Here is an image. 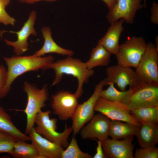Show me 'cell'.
Listing matches in <instances>:
<instances>
[{"label": "cell", "mask_w": 158, "mask_h": 158, "mask_svg": "<svg viewBox=\"0 0 158 158\" xmlns=\"http://www.w3.org/2000/svg\"><path fill=\"white\" fill-rule=\"evenodd\" d=\"M8 67L5 84L0 93V98L4 97L11 88L15 80L24 73L40 69L45 70L47 67L54 61V57L49 55L45 57L37 56L33 54L28 56H13L4 57Z\"/></svg>", "instance_id": "cell-1"}, {"label": "cell", "mask_w": 158, "mask_h": 158, "mask_svg": "<svg viewBox=\"0 0 158 158\" xmlns=\"http://www.w3.org/2000/svg\"><path fill=\"white\" fill-rule=\"evenodd\" d=\"M49 69H53L55 73L52 86L60 83L64 75H71L77 78L78 85L74 94L78 99L83 93L84 84L87 83L90 78L95 74L94 70L88 69L85 62L71 56H67L64 59L53 62L47 67L45 70Z\"/></svg>", "instance_id": "cell-2"}, {"label": "cell", "mask_w": 158, "mask_h": 158, "mask_svg": "<svg viewBox=\"0 0 158 158\" xmlns=\"http://www.w3.org/2000/svg\"><path fill=\"white\" fill-rule=\"evenodd\" d=\"M23 89L27 96V102L25 109L23 111L26 117L25 134H29L34 127L36 116L46 106L49 99V94L47 85L40 89L35 85L25 81Z\"/></svg>", "instance_id": "cell-3"}, {"label": "cell", "mask_w": 158, "mask_h": 158, "mask_svg": "<svg viewBox=\"0 0 158 158\" xmlns=\"http://www.w3.org/2000/svg\"><path fill=\"white\" fill-rule=\"evenodd\" d=\"M51 111L49 110L40 112L36 115L35 123L36 126L35 129L38 133L50 141L66 148L69 142L68 137L73 131L71 127H67L66 125L64 130L61 133L56 131L57 120L50 118Z\"/></svg>", "instance_id": "cell-4"}, {"label": "cell", "mask_w": 158, "mask_h": 158, "mask_svg": "<svg viewBox=\"0 0 158 158\" xmlns=\"http://www.w3.org/2000/svg\"><path fill=\"white\" fill-rule=\"evenodd\" d=\"M135 68L140 83L158 84V50L152 43H147Z\"/></svg>", "instance_id": "cell-5"}, {"label": "cell", "mask_w": 158, "mask_h": 158, "mask_svg": "<svg viewBox=\"0 0 158 158\" xmlns=\"http://www.w3.org/2000/svg\"><path fill=\"white\" fill-rule=\"evenodd\" d=\"M147 44L142 37L133 36L128 38L119 45L116 55L118 64L136 68L145 51Z\"/></svg>", "instance_id": "cell-6"}, {"label": "cell", "mask_w": 158, "mask_h": 158, "mask_svg": "<svg viewBox=\"0 0 158 158\" xmlns=\"http://www.w3.org/2000/svg\"><path fill=\"white\" fill-rule=\"evenodd\" d=\"M105 85L103 80H101L95 87L91 96L86 101L78 105L71 118L73 135H75L80 131L86 123L94 116V108L97 100L100 98L101 92Z\"/></svg>", "instance_id": "cell-7"}, {"label": "cell", "mask_w": 158, "mask_h": 158, "mask_svg": "<svg viewBox=\"0 0 158 158\" xmlns=\"http://www.w3.org/2000/svg\"><path fill=\"white\" fill-rule=\"evenodd\" d=\"M106 77L104 79L105 85L110 83L116 84L121 91L126 90V87L135 89L140 82L135 71L131 67L115 65L108 67L106 69Z\"/></svg>", "instance_id": "cell-8"}, {"label": "cell", "mask_w": 158, "mask_h": 158, "mask_svg": "<svg viewBox=\"0 0 158 158\" xmlns=\"http://www.w3.org/2000/svg\"><path fill=\"white\" fill-rule=\"evenodd\" d=\"M94 110L103 114L111 120L128 122L138 127L141 125L133 118L127 105L118 102L99 98L96 103Z\"/></svg>", "instance_id": "cell-9"}, {"label": "cell", "mask_w": 158, "mask_h": 158, "mask_svg": "<svg viewBox=\"0 0 158 158\" xmlns=\"http://www.w3.org/2000/svg\"><path fill=\"white\" fill-rule=\"evenodd\" d=\"M78 99L74 93L65 90L58 92L51 97L53 113L62 121L71 118L78 104Z\"/></svg>", "instance_id": "cell-10"}, {"label": "cell", "mask_w": 158, "mask_h": 158, "mask_svg": "<svg viewBox=\"0 0 158 158\" xmlns=\"http://www.w3.org/2000/svg\"><path fill=\"white\" fill-rule=\"evenodd\" d=\"M158 106V84L140 83L127 106L129 110Z\"/></svg>", "instance_id": "cell-11"}, {"label": "cell", "mask_w": 158, "mask_h": 158, "mask_svg": "<svg viewBox=\"0 0 158 158\" xmlns=\"http://www.w3.org/2000/svg\"><path fill=\"white\" fill-rule=\"evenodd\" d=\"M142 0H117L113 7L107 16L110 24L121 19L126 23L132 24L137 12L143 7Z\"/></svg>", "instance_id": "cell-12"}, {"label": "cell", "mask_w": 158, "mask_h": 158, "mask_svg": "<svg viewBox=\"0 0 158 158\" xmlns=\"http://www.w3.org/2000/svg\"><path fill=\"white\" fill-rule=\"evenodd\" d=\"M111 120L102 113L93 116L89 122L80 130V135L83 139L102 141L109 136Z\"/></svg>", "instance_id": "cell-13"}, {"label": "cell", "mask_w": 158, "mask_h": 158, "mask_svg": "<svg viewBox=\"0 0 158 158\" xmlns=\"http://www.w3.org/2000/svg\"><path fill=\"white\" fill-rule=\"evenodd\" d=\"M37 13L35 11H31L27 21L24 23L23 26L18 31H10L9 32L16 34L17 35V40L11 41L6 39L4 40L6 43L13 48L14 53L17 56H21L27 51L29 44L28 40L31 35H36L37 33L34 28V25L36 19Z\"/></svg>", "instance_id": "cell-14"}, {"label": "cell", "mask_w": 158, "mask_h": 158, "mask_svg": "<svg viewBox=\"0 0 158 158\" xmlns=\"http://www.w3.org/2000/svg\"><path fill=\"white\" fill-rule=\"evenodd\" d=\"M133 136L121 140L108 138L102 141V148L107 157L133 158Z\"/></svg>", "instance_id": "cell-15"}, {"label": "cell", "mask_w": 158, "mask_h": 158, "mask_svg": "<svg viewBox=\"0 0 158 158\" xmlns=\"http://www.w3.org/2000/svg\"><path fill=\"white\" fill-rule=\"evenodd\" d=\"M29 135L31 144L40 155L44 158H61L64 148L38 133L34 127Z\"/></svg>", "instance_id": "cell-16"}, {"label": "cell", "mask_w": 158, "mask_h": 158, "mask_svg": "<svg viewBox=\"0 0 158 158\" xmlns=\"http://www.w3.org/2000/svg\"><path fill=\"white\" fill-rule=\"evenodd\" d=\"M124 21L123 19H121L110 23L105 35L98 42L97 44L103 47L111 54L116 55L118 52Z\"/></svg>", "instance_id": "cell-17"}, {"label": "cell", "mask_w": 158, "mask_h": 158, "mask_svg": "<svg viewBox=\"0 0 158 158\" xmlns=\"http://www.w3.org/2000/svg\"><path fill=\"white\" fill-rule=\"evenodd\" d=\"M44 40L42 47L33 54L37 56H42L46 54L54 53L62 55L72 56L74 54L72 50L64 48L57 44L53 39L50 28L44 27L41 29Z\"/></svg>", "instance_id": "cell-18"}, {"label": "cell", "mask_w": 158, "mask_h": 158, "mask_svg": "<svg viewBox=\"0 0 158 158\" xmlns=\"http://www.w3.org/2000/svg\"><path fill=\"white\" fill-rule=\"evenodd\" d=\"M135 135L141 148L155 147L158 143V126L141 124Z\"/></svg>", "instance_id": "cell-19"}, {"label": "cell", "mask_w": 158, "mask_h": 158, "mask_svg": "<svg viewBox=\"0 0 158 158\" xmlns=\"http://www.w3.org/2000/svg\"><path fill=\"white\" fill-rule=\"evenodd\" d=\"M138 127L128 122L111 120L109 136L112 139L121 140L135 135Z\"/></svg>", "instance_id": "cell-20"}, {"label": "cell", "mask_w": 158, "mask_h": 158, "mask_svg": "<svg viewBox=\"0 0 158 158\" xmlns=\"http://www.w3.org/2000/svg\"><path fill=\"white\" fill-rule=\"evenodd\" d=\"M0 131L5 133L17 140H30L29 136L20 131L15 125L10 116L0 106Z\"/></svg>", "instance_id": "cell-21"}, {"label": "cell", "mask_w": 158, "mask_h": 158, "mask_svg": "<svg viewBox=\"0 0 158 158\" xmlns=\"http://www.w3.org/2000/svg\"><path fill=\"white\" fill-rule=\"evenodd\" d=\"M113 83H110L108 88L102 90L100 98L109 101L117 102L128 105L135 89L129 88L124 91H119Z\"/></svg>", "instance_id": "cell-22"}, {"label": "cell", "mask_w": 158, "mask_h": 158, "mask_svg": "<svg viewBox=\"0 0 158 158\" xmlns=\"http://www.w3.org/2000/svg\"><path fill=\"white\" fill-rule=\"evenodd\" d=\"M133 118L141 125H156L158 123V106L130 110Z\"/></svg>", "instance_id": "cell-23"}, {"label": "cell", "mask_w": 158, "mask_h": 158, "mask_svg": "<svg viewBox=\"0 0 158 158\" xmlns=\"http://www.w3.org/2000/svg\"><path fill=\"white\" fill-rule=\"evenodd\" d=\"M111 55L103 47L97 44L92 49L90 59L85 63L90 69L99 66H106L110 61Z\"/></svg>", "instance_id": "cell-24"}, {"label": "cell", "mask_w": 158, "mask_h": 158, "mask_svg": "<svg viewBox=\"0 0 158 158\" xmlns=\"http://www.w3.org/2000/svg\"><path fill=\"white\" fill-rule=\"evenodd\" d=\"M10 155L15 158H44L39 154L32 144L20 140H18L15 142Z\"/></svg>", "instance_id": "cell-25"}, {"label": "cell", "mask_w": 158, "mask_h": 158, "mask_svg": "<svg viewBox=\"0 0 158 158\" xmlns=\"http://www.w3.org/2000/svg\"><path fill=\"white\" fill-rule=\"evenodd\" d=\"M92 157L87 153H84L80 149L77 141L73 136L70 143L63 150L61 158H91Z\"/></svg>", "instance_id": "cell-26"}, {"label": "cell", "mask_w": 158, "mask_h": 158, "mask_svg": "<svg viewBox=\"0 0 158 158\" xmlns=\"http://www.w3.org/2000/svg\"><path fill=\"white\" fill-rule=\"evenodd\" d=\"M17 140L10 135L0 131V153H6L10 154Z\"/></svg>", "instance_id": "cell-27"}, {"label": "cell", "mask_w": 158, "mask_h": 158, "mask_svg": "<svg viewBox=\"0 0 158 158\" xmlns=\"http://www.w3.org/2000/svg\"><path fill=\"white\" fill-rule=\"evenodd\" d=\"M10 1L11 0H0V23L14 26L16 19L10 16L5 9Z\"/></svg>", "instance_id": "cell-28"}, {"label": "cell", "mask_w": 158, "mask_h": 158, "mask_svg": "<svg viewBox=\"0 0 158 158\" xmlns=\"http://www.w3.org/2000/svg\"><path fill=\"white\" fill-rule=\"evenodd\" d=\"M135 158H158V148L151 147L138 148L134 156Z\"/></svg>", "instance_id": "cell-29"}, {"label": "cell", "mask_w": 158, "mask_h": 158, "mask_svg": "<svg viewBox=\"0 0 158 158\" xmlns=\"http://www.w3.org/2000/svg\"><path fill=\"white\" fill-rule=\"evenodd\" d=\"M150 20L155 25L158 24V4L154 1L151 9Z\"/></svg>", "instance_id": "cell-30"}, {"label": "cell", "mask_w": 158, "mask_h": 158, "mask_svg": "<svg viewBox=\"0 0 158 158\" xmlns=\"http://www.w3.org/2000/svg\"><path fill=\"white\" fill-rule=\"evenodd\" d=\"M7 70L4 66L1 64L0 66V93L6 82Z\"/></svg>", "instance_id": "cell-31"}, {"label": "cell", "mask_w": 158, "mask_h": 158, "mask_svg": "<svg viewBox=\"0 0 158 158\" xmlns=\"http://www.w3.org/2000/svg\"><path fill=\"white\" fill-rule=\"evenodd\" d=\"M97 145L96 147V153L93 157V158H106V156L102 145V141L97 140Z\"/></svg>", "instance_id": "cell-32"}, {"label": "cell", "mask_w": 158, "mask_h": 158, "mask_svg": "<svg viewBox=\"0 0 158 158\" xmlns=\"http://www.w3.org/2000/svg\"><path fill=\"white\" fill-rule=\"evenodd\" d=\"M107 5L109 10L114 6L117 0H102Z\"/></svg>", "instance_id": "cell-33"}, {"label": "cell", "mask_w": 158, "mask_h": 158, "mask_svg": "<svg viewBox=\"0 0 158 158\" xmlns=\"http://www.w3.org/2000/svg\"><path fill=\"white\" fill-rule=\"evenodd\" d=\"M56 0H25V3L29 4H32L42 1L52 2L55 1Z\"/></svg>", "instance_id": "cell-34"}, {"label": "cell", "mask_w": 158, "mask_h": 158, "mask_svg": "<svg viewBox=\"0 0 158 158\" xmlns=\"http://www.w3.org/2000/svg\"><path fill=\"white\" fill-rule=\"evenodd\" d=\"M155 47L156 49L158 50V37L157 36L155 38Z\"/></svg>", "instance_id": "cell-35"}, {"label": "cell", "mask_w": 158, "mask_h": 158, "mask_svg": "<svg viewBox=\"0 0 158 158\" xmlns=\"http://www.w3.org/2000/svg\"><path fill=\"white\" fill-rule=\"evenodd\" d=\"M144 0V6L145 7H146V0Z\"/></svg>", "instance_id": "cell-36"}, {"label": "cell", "mask_w": 158, "mask_h": 158, "mask_svg": "<svg viewBox=\"0 0 158 158\" xmlns=\"http://www.w3.org/2000/svg\"><path fill=\"white\" fill-rule=\"evenodd\" d=\"M18 1L21 3H25V0H18Z\"/></svg>", "instance_id": "cell-37"}]
</instances>
